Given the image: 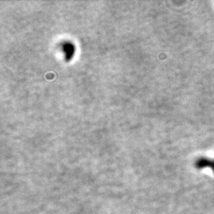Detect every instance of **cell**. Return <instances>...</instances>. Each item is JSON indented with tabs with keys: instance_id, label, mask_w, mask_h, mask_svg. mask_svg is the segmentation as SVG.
Segmentation results:
<instances>
[{
	"instance_id": "cell-1",
	"label": "cell",
	"mask_w": 214,
	"mask_h": 214,
	"mask_svg": "<svg viewBox=\"0 0 214 214\" xmlns=\"http://www.w3.org/2000/svg\"><path fill=\"white\" fill-rule=\"evenodd\" d=\"M195 167L198 168V169L211 167L214 171V160H211L207 158H200L195 163Z\"/></svg>"
}]
</instances>
